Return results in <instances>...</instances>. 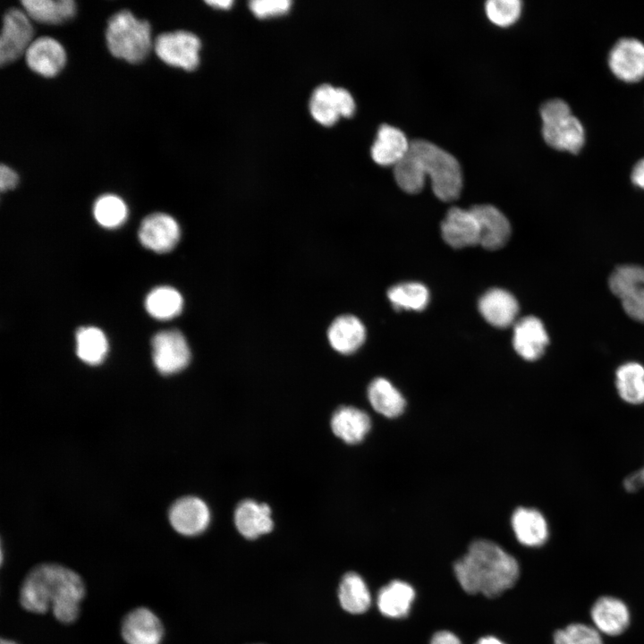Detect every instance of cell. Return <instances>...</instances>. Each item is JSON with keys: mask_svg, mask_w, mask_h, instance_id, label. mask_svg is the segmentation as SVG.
Here are the masks:
<instances>
[{"mask_svg": "<svg viewBox=\"0 0 644 644\" xmlns=\"http://www.w3.org/2000/svg\"><path fill=\"white\" fill-rule=\"evenodd\" d=\"M85 596V585L74 571L56 564L32 568L20 590V603L29 612L45 614L49 610L56 620L72 623L79 616Z\"/></svg>", "mask_w": 644, "mask_h": 644, "instance_id": "obj_1", "label": "cell"}, {"mask_svg": "<svg viewBox=\"0 0 644 644\" xmlns=\"http://www.w3.org/2000/svg\"><path fill=\"white\" fill-rule=\"evenodd\" d=\"M398 186L407 193H418L427 176L434 194L443 201L456 199L462 188V173L458 160L450 153L425 140L411 141L404 157L394 166Z\"/></svg>", "mask_w": 644, "mask_h": 644, "instance_id": "obj_2", "label": "cell"}, {"mask_svg": "<svg viewBox=\"0 0 644 644\" xmlns=\"http://www.w3.org/2000/svg\"><path fill=\"white\" fill-rule=\"evenodd\" d=\"M461 587L470 594L488 597L501 595L516 582L520 569L516 559L487 539L473 541L453 565Z\"/></svg>", "mask_w": 644, "mask_h": 644, "instance_id": "obj_3", "label": "cell"}, {"mask_svg": "<svg viewBox=\"0 0 644 644\" xmlns=\"http://www.w3.org/2000/svg\"><path fill=\"white\" fill-rule=\"evenodd\" d=\"M106 38L114 56L132 64L142 61L152 47L149 23L126 10L109 19Z\"/></svg>", "mask_w": 644, "mask_h": 644, "instance_id": "obj_4", "label": "cell"}, {"mask_svg": "<svg viewBox=\"0 0 644 644\" xmlns=\"http://www.w3.org/2000/svg\"><path fill=\"white\" fill-rule=\"evenodd\" d=\"M542 135L550 147L572 154L578 153L585 142V131L568 104L560 98L550 99L540 107Z\"/></svg>", "mask_w": 644, "mask_h": 644, "instance_id": "obj_5", "label": "cell"}, {"mask_svg": "<svg viewBox=\"0 0 644 644\" xmlns=\"http://www.w3.org/2000/svg\"><path fill=\"white\" fill-rule=\"evenodd\" d=\"M609 286L627 315L644 323V267H618L610 275Z\"/></svg>", "mask_w": 644, "mask_h": 644, "instance_id": "obj_6", "label": "cell"}, {"mask_svg": "<svg viewBox=\"0 0 644 644\" xmlns=\"http://www.w3.org/2000/svg\"><path fill=\"white\" fill-rule=\"evenodd\" d=\"M157 56L165 64L184 70H194L199 61L200 41L191 32L177 30L158 35L154 42Z\"/></svg>", "mask_w": 644, "mask_h": 644, "instance_id": "obj_7", "label": "cell"}, {"mask_svg": "<svg viewBox=\"0 0 644 644\" xmlns=\"http://www.w3.org/2000/svg\"><path fill=\"white\" fill-rule=\"evenodd\" d=\"M33 34L30 19L24 11L8 10L3 19L0 37V64H8L25 55L34 40Z\"/></svg>", "mask_w": 644, "mask_h": 644, "instance_id": "obj_8", "label": "cell"}, {"mask_svg": "<svg viewBox=\"0 0 644 644\" xmlns=\"http://www.w3.org/2000/svg\"><path fill=\"white\" fill-rule=\"evenodd\" d=\"M153 362L164 375L184 369L191 360V350L184 335L178 330L158 332L151 340Z\"/></svg>", "mask_w": 644, "mask_h": 644, "instance_id": "obj_9", "label": "cell"}, {"mask_svg": "<svg viewBox=\"0 0 644 644\" xmlns=\"http://www.w3.org/2000/svg\"><path fill=\"white\" fill-rule=\"evenodd\" d=\"M309 110L316 121L329 126L340 116L351 117L355 111V102L346 89L323 84L314 90L309 101Z\"/></svg>", "mask_w": 644, "mask_h": 644, "instance_id": "obj_10", "label": "cell"}, {"mask_svg": "<svg viewBox=\"0 0 644 644\" xmlns=\"http://www.w3.org/2000/svg\"><path fill=\"white\" fill-rule=\"evenodd\" d=\"M611 72L625 82L644 79V43L634 38L619 39L608 55Z\"/></svg>", "mask_w": 644, "mask_h": 644, "instance_id": "obj_11", "label": "cell"}, {"mask_svg": "<svg viewBox=\"0 0 644 644\" xmlns=\"http://www.w3.org/2000/svg\"><path fill=\"white\" fill-rule=\"evenodd\" d=\"M180 234L177 222L164 213H154L146 216L139 228L140 243L157 253L172 250L179 242Z\"/></svg>", "mask_w": 644, "mask_h": 644, "instance_id": "obj_12", "label": "cell"}, {"mask_svg": "<svg viewBox=\"0 0 644 644\" xmlns=\"http://www.w3.org/2000/svg\"><path fill=\"white\" fill-rule=\"evenodd\" d=\"M169 521L178 533L183 536H197L208 528L210 512L207 504L200 498L185 496L172 505Z\"/></svg>", "mask_w": 644, "mask_h": 644, "instance_id": "obj_13", "label": "cell"}, {"mask_svg": "<svg viewBox=\"0 0 644 644\" xmlns=\"http://www.w3.org/2000/svg\"><path fill=\"white\" fill-rule=\"evenodd\" d=\"M121 632L127 644H161L164 627L154 612L138 607L123 617Z\"/></svg>", "mask_w": 644, "mask_h": 644, "instance_id": "obj_14", "label": "cell"}, {"mask_svg": "<svg viewBox=\"0 0 644 644\" xmlns=\"http://www.w3.org/2000/svg\"><path fill=\"white\" fill-rule=\"evenodd\" d=\"M479 229V244L487 250H498L508 242L511 225L505 216L496 207L488 204L470 208Z\"/></svg>", "mask_w": 644, "mask_h": 644, "instance_id": "obj_15", "label": "cell"}, {"mask_svg": "<svg viewBox=\"0 0 644 644\" xmlns=\"http://www.w3.org/2000/svg\"><path fill=\"white\" fill-rule=\"evenodd\" d=\"M441 232L445 242L453 248L479 244V224L470 208H450L442 222Z\"/></svg>", "mask_w": 644, "mask_h": 644, "instance_id": "obj_16", "label": "cell"}, {"mask_svg": "<svg viewBox=\"0 0 644 644\" xmlns=\"http://www.w3.org/2000/svg\"><path fill=\"white\" fill-rule=\"evenodd\" d=\"M24 55L27 65L44 77L55 76L63 69L66 60L63 46L50 37L34 39Z\"/></svg>", "mask_w": 644, "mask_h": 644, "instance_id": "obj_17", "label": "cell"}, {"mask_svg": "<svg viewBox=\"0 0 644 644\" xmlns=\"http://www.w3.org/2000/svg\"><path fill=\"white\" fill-rule=\"evenodd\" d=\"M594 627L608 636L622 634L629 626L631 614L626 604L614 597L604 596L590 609Z\"/></svg>", "mask_w": 644, "mask_h": 644, "instance_id": "obj_18", "label": "cell"}, {"mask_svg": "<svg viewBox=\"0 0 644 644\" xmlns=\"http://www.w3.org/2000/svg\"><path fill=\"white\" fill-rule=\"evenodd\" d=\"M548 343V335L538 318L528 316L514 324L513 345L522 359L530 361L539 359Z\"/></svg>", "mask_w": 644, "mask_h": 644, "instance_id": "obj_19", "label": "cell"}, {"mask_svg": "<svg viewBox=\"0 0 644 644\" xmlns=\"http://www.w3.org/2000/svg\"><path fill=\"white\" fill-rule=\"evenodd\" d=\"M511 524L516 538L521 545L537 547L545 544L548 538L547 521L535 508L518 507L512 514Z\"/></svg>", "mask_w": 644, "mask_h": 644, "instance_id": "obj_20", "label": "cell"}, {"mask_svg": "<svg viewBox=\"0 0 644 644\" xmlns=\"http://www.w3.org/2000/svg\"><path fill=\"white\" fill-rule=\"evenodd\" d=\"M479 310L489 324L504 328L514 323L519 305L510 292L495 288L487 291L480 298Z\"/></svg>", "mask_w": 644, "mask_h": 644, "instance_id": "obj_21", "label": "cell"}, {"mask_svg": "<svg viewBox=\"0 0 644 644\" xmlns=\"http://www.w3.org/2000/svg\"><path fill=\"white\" fill-rule=\"evenodd\" d=\"M234 523L238 531L249 539L270 532L274 526L270 507L250 499L244 500L237 505Z\"/></svg>", "mask_w": 644, "mask_h": 644, "instance_id": "obj_22", "label": "cell"}, {"mask_svg": "<svg viewBox=\"0 0 644 644\" xmlns=\"http://www.w3.org/2000/svg\"><path fill=\"white\" fill-rule=\"evenodd\" d=\"M411 141L398 128L389 124L379 127L371 148L373 160L380 165H396L406 155Z\"/></svg>", "mask_w": 644, "mask_h": 644, "instance_id": "obj_23", "label": "cell"}, {"mask_svg": "<svg viewBox=\"0 0 644 644\" xmlns=\"http://www.w3.org/2000/svg\"><path fill=\"white\" fill-rule=\"evenodd\" d=\"M371 428L369 416L352 406H342L333 414L331 428L334 434L347 444L361 442Z\"/></svg>", "mask_w": 644, "mask_h": 644, "instance_id": "obj_24", "label": "cell"}, {"mask_svg": "<svg viewBox=\"0 0 644 644\" xmlns=\"http://www.w3.org/2000/svg\"><path fill=\"white\" fill-rule=\"evenodd\" d=\"M329 343L342 354L356 352L366 339V329L362 322L352 315L336 318L327 331Z\"/></svg>", "mask_w": 644, "mask_h": 644, "instance_id": "obj_25", "label": "cell"}, {"mask_svg": "<svg viewBox=\"0 0 644 644\" xmlns=\"http://www.w3.org/2000/svg\"><path fill=\"white\" fill-rule=\"evenodd\" d=\"M367 394L372 408L386 418L400 416L406 407L402 394L384 377L372 380L368 386Z\"/></svg>", "mask_w": 644, "mask_h": 644, "instance_id": "obj_26", "label": "cell"}, {"mask_svg": "<svg viewBox=\"0 0 644 644\" xmlns=\"http://www.w3.org/2000/svg\"><path fill=\"white\" fill-rule=\"evenodd\" d=\"M414 597L415 591L410 584L393 580L379 590L377 607L385 616L401 618L408 614Z\"/></svg>", "mask_w": 644, "mask_h": 644, "instance_id": "obj_27", "label": "cell"}, {"mask_svg": "<svg viewBox=\"0 0 644 644\" xmlns=\"http://www.w3.org/2000/svg\"><path fill=\"white\" fill-rule=\"evenodd\" d=\"M23 11L40 23L59 24L70 20L76 11L72 0H23Z\"/></svg>", "mask_w": 644, "mask_h": 644, "instance_id": "obj_28", "label": "cell"}, {"mask_svg": "<svg viewBox=\"0 0 644 644\" xmlns=\"http://www.w3.org/2000/svg\"><path fill=\"white\" fill-rule=\"evenodd\" d=\"M615 386L623 401L644 403V366L632 361L621 365L615 372Z\"/></svg>", "mask_w": 644, "mask_h": 644, "instance_id": "obj_29", "label": "cell"}, {"mask_svg": "<svg viewBox=\"0 0 644 644\" xmlns=\"http://www.w3.org/2000/svg\"><path fill=\"white\" fill-rule=\"evenodd\" d=\"M338 597L342 607L351 614H362L371 604L365 581L355 572H348L343 576L339 585Z\"/></svg>", "mask_w": 644, "mask_h": 644, "instance_id": "obj_30", "label": "cell"}, {"mask_svg": "<svg viewBox=\"0 0 644 644\" xmlns=\"http://www.w3.org/2000/svg\"><path fill=\"white\" fill-rule=\"evenodd\" d=\"M182 306L183 300L181 293L170 286L153 289L145 300L148 313L159 320H167L178 316Z\"/></svg>", "mask_w": 644, "mask_h": 644, "instance_id": "obj_31", "label": "cell"}, {"mask_svg": "<svg viewBox=\"0 0 644 644\" xmlns=\"http://www.w3.org/2000/svg\"><path fill=\"white\" fill-rule=\"evenodd\" d=\"M76 353L78 357L89 365H97L106 358L108 342L105 334L97 327L84 326L77 330Z\"/></svg>", "mask_w": 644, "mask_h": 644, "instance_id": "obj_32", "label": "cell"}, {"mask_svg": "<svg viewBox=\"0 0 644 644\" xmlns=\"http://www.w3.org/2000/svg\"><path fill=\"white\" fill-rule=\"evenodd\" d=\"M387 296L394 309L422 310L428 303L429 292L419 283H403L391 287Z\"/></svg>", "mask_w": 644, "mask_h": 644, "instance_id": "obj_33", "label": "cell"}, {"mask_svg": "<svg viewBox=\"0 0 644 644\" xmlns=\"http://www.w3.org/2000/svg\"><path fill=\"white\" fill-rule=\"evenodd\" d=\"M93 212L97 222L106 228L120 226L126 220L128 214L123 200L114 194L99 197L94 204Z\"/></svg>", "mask_w": 644, "mask_h": 644, "instance_id": "obj_34", "label": "cell"}, {"mask_svg": "<svg viewBox=\"0 0 644 644\" xmlns=\"http://www.w3.org/2000/svg\"><path fill=\"white\" fill-rule=\"evenodd\" d=\"M554 644H604L601 633L584 623H575L557 630L553 638Z\"/></svg>", "mask_w": 644, "mask_h": 644, "instance_id": "obj_35", "label": "cell"}, {"mask_svg": "<svg viewBox=\"0 0 644 644\" xmlns=\"http://www.w3.org/2000/svg\"><path fill=\"white\" fill-rule=\"evenodd\" d=\"M520 0H488L485 4L487 18L496 25L506 27L514 23L521 13Z\"/></svg>", "mask_w": 644, "mask_h": 644, "instance_id": "obj_36", "label": "cell"}, {"mask_svg": "<svg viewBox=\"0 0 644 644\" xmlns=\"http://www.w3.org/2000/svg\"><path fill=\"white\" fill-rule=\"evenodd\" d=\"M291 4L290 0H253L250 2V8L256 16L266 18L286 13Z\"/></svg>", "mask_w": 644, "mask_h": 644, "instance_id": "obj_37", "label": "cell"}, {"mask_svg": "<svg viewBox=\"0 0 644 644\" xmlns=\"http://www.w3.org/2000/svg\"><path fill=\"white\" fill-rule=\"evenodd\" d=\"M17 174L9 166L2 164L0 166V190L5 191L13 189L18 183Z\"/></svg>", "mask_w": 644, "mask_h": 644, "instance_id": "obj_38", "label": "cell"}, {"mask_svg": "<svg viewBox=\"0 0 644 644\" xmlns=\"http://www.w3.org/2000/svg\"><path fill=\"white\" fill-rule=\"evenodd\" d=\"M430 644H462L456 635L448 631H441L436 632Z\"/></svg>", "mask_w": 644, "mask_h": 644, "instance_id": "obj_39", "label": "cell"}, {"mask_svg": "<svg viewBox=\"0 0 644 644\" xmlns=\"http://www.w3.org/2000/svg\"><path fill=\"white\" fill-rule=\"evenodd\" d=\"M631 177L636 186L644 190V158L636 163L631 171Z\"/></svg>", "mask_w": 644, "mask_h": 644, "instance_id": "obj_40", "label": "cell"}, {"mask_svg": "<svg viewBox=\"0 0 644 644\" xmlns=\"http://www.w3.org/2000/svg\"><path fill=\"white\" fill-rule=\"evenodd\" d=\"M644 486V468L637 473H634L625 480V487L629 491H635Z\"/></svg>", "mask_w": 644, "mask_h": 644, "instance_id": "obj_41", "label": "cell"}, {"mask_svg": "<svg viewBox=\"0 0 644 644\" xmlns=\"http://www.w3.org/2000/svg\"><path fill=\"white\" fill-rule=\"evenodd\" d=\"M207 4L217 8H229L233 4V0H209Z\"/></svg>", "mask_w": 644, "mask_h": 644, "instance_id": "obj_42", "label": "cell"}, {"mask_svg": "<svg viewBox=\"0 0 644 644\" xmlns=\"http://www.w3.org/2000/svg\"><path fill=\"white\" fill-rule=\"evenodd\" d=\"M476 644H504V643L495 637L488 636V637L481 638L480 640H479V641Z\"/></svg>", "mask_w": 644, "mask_h": 644, "instance_id": "obj_43", "label": "cell"}, {"mask_svg": "<svg viewBox=\"0 0 644 644\" xmlns=\"http://www.w3.org/2000/svg\"><path fill=\"white\" fill-rule=\"evenodd\" d=\"M0 644H18L17 642L8 640V639H2Z\"/></svg>", "mask_w": 644, "mask_h": 644, "instance_id": "obj_44", "label": "cell"}]
</instances>
